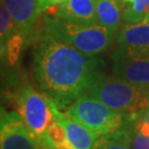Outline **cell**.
<instances>
[{"instance_id":"obj_7","label":"cell","mask_w":149,"mask_h":149,"mask_svg":"<svg viewBox=\"0 0 149 149\" xmlns=\"http://www.w3.org/2000/svg\"><path fill=\"white\" fill-rule=\"evenodd\" d=\"M0 149H43L17 111L5 113L0 126Z\"/></svg>"},{"instance_id":"obj_9","label":"cell","mask_w":149,"mask_h":149,"mask_svg":"<svg viewBox=\"0 0 149 149\" xmlns=\"http://www.w3.org/2000/svg\"><path fill=\"white\" fill-rule=\"evenodd\" d=\"M47 14L50 17L71 23L97 22L95 0H68Z\"/></svg>"},{"instance_id":"obj_6","label":"cell","mask_w":149,"mask_h":149,"mask_svg":"<svg viewBox=\"0 0 149 149\" xmlns=\"http://www.w3.org/2000/svg\"><path fill=\"white\" fill-rule=\"evenodd\" d=\"M112 73L117 77L149 87V52L116 47L111 54Z\"/></svg>"},{"instance_id":"obj_8","label":"cell","mask_w":149,"mask_h":149,"mask_svg":"<svg viewBox=\"0 0 149 149\" xmlns=\"http://www.w3.org/2000/svg\"><path fill=\"white\" fill-rule=\"evenodd\" d=\"M13 19L17 31L23 40L30 37L41 15L38 0H1Z\"/></svg>"},{"instance_id":"obj_14","label":"cell","mask_w":149,"mask_h":149,"mask_svg":"<svg viewBox=\"0 0 149 149\" xmlns=\"http://www.w3.org/2000/svg\"><path fill=\"white\" fill-rule=\"evenodd\" d=\"M41 146L43 149H73L67 139L65 129L55 119L47 128Z\"/></svg>"},{"instance_id":"obj_20","label":"cell","mask_w":149,"mask_h":149,"mask_svg":"<svg viewBox=\"0 0 149 149\" xmlns=\"http://www.w3.org/2000/svg\"><path fill=\"white\" fill-rule=\"evenodd\" d=\"M95 1H97V0H95Z\"/></svg>"},{"instance_id":"obj_16","label":"cell","mask_w":149,"mask_h":149,"mask_svg":"<svg viewBox=\"0 0 149 149\" xmlns=\"http://www.w3.org/2000/svg\"><path fill=\"white\" fill-rule=\"evenodd\" d=\"M93 149H132L126 125L111 135L99 136L95 141Z\"/></svg>"},{"instance_id":"obj_3","label":"cell","mask_w":149,"mask_h":149,"mask_svg":"<svg viewBox=\"0 0 149 149\" xmlns=\"http://www.w3.org/2000/svg\"><path fill=\"white\" fill-rule=\"evenodd\" d=\"M89 96L109 109L128 115H138L149 106V87L113 76H106L89 89Z\"/></svg>"},{"instance_id":"obj_2","label":"cell","mask_w":149,"mask_h":149,"mask_svg":"<svg viewBox=\"0 0 149 149\" xmlns=\"http://www.w3.org/2000/svg\"><path fill=\"white\" fill-rule=\"evenodd\" d=\"M44 32L88 55L97 56L111 49L116 36L98 22L71 23L44 17Z\"/></svg>"},{"instance_id":"obj_13","label":"cell","mask_w":149,"mask_h":149,"mask_svg":"<svg viewBox=\"0 0 149 149\" xmlns=\"http://www.w3.org/2000/svg\"><path fill=\"white\" fill-rule=\"evenodd\" d=\"M126 128L132 149H149V126L141 113L130 115Z\"/></svg>"},{"instance_id":"obj_17","label":"cell","mask_w":149,"mask_h":149,"mask_svg":"<svg viewBox=\"0 0 149 149\" xmlns=\"http://www.w3.org/2000/svg\"><path fill=\"white\" fill-rule=\"evenodd\" d=\"M17 33L16 25L12 19L8 9L4 3H0V38H1V50L6 49L9 42Z\"/></svg>"},{"instance_id":"obj_15","label":"cell","mask_w":149,"mask_h":149,"mask_svg":"<svg viewBox=\"0 0 149 149\" xmlns=\"http://www.w3.org/2000/svg\"><path fill=\"white\" fill-rule=\"evenodd\" d=\"M123 23H136L149 15V0H122Z\"/></svg>"},{"instance_id":"obj_1","label":"cell","mask_w":149,"mask_h":149,"mask_svg":"<svg viewBox=\"0 0 149 149\" xmlns=\"http://www.w3.org/2000/svg\"><path fill=\"white\" fill-rule=\"evenodd\" d=\"M106 62L44 32L33 49L34 79L57 108L66 109L106 77Z\"/></svg>"},{"instance_id":"obj_4","label":"cell","mask_w":149,"mask_h":149,"mask_svg":"<svg viewBox=\"0 0 149 149\" xmlns=\"http://www.w3.org/2000/svg\"><path fill=\"white\" fill-rule=\"evenodd\" d=\"M65 113L99 136L122 129L130 115L109 109L99 100L84 94L66 109Z\"/></svg>"},{"instance_id":"obj_19","label":"cell","mask_w":149,"mask_h":149,"mask_svg":"<svg viewBox=\"0 0 149 149\" xmlns=\"http://www.w3.org/2000/svg\"><path fill=\"white\" fill-rule=\"evenodd\" d=\"M141 115L143 117V119L146 121V123L148 124V126H149V106L144 109L143 111L141 112Z\"/></svg>"},{"instance_id":"obj_11","label":"cell","mask_w":149,"mask_h":149,"mask_svg":"<svg viewBox=\"0 0 149 149\" xmlns=\"http://www.w3.org/2000/svg\"><path fill=\"white\" fill-rule=\"evenodd\" d=\"M52 109L55 120L63 126L73 149H93L98 136L74 121L65 112H62L53 103Z\"/></svg>"},{"instance_id":"obj_21","label":"cell","mask_w":149,"mask_h":149,"mask_svg":"<svg viewBox=\"0 0 149 149\" xmlns=\"http://www.w3.org/2000/svg\"><path fill=\"white\" fill-rule=\"evenodd\" d=\"M148 17H149V15H148Z\"/></svg>"},{"instance_id":"obj_12","label":"cell","mask_w":149,"mask_h":149,"mask_svg":"<svg viewBox=\"0 0 149 149\" xmlns=\"http://www.w3.org/2000/svg\"><path fill=\"white\" fill-rule=\"evenodd\" d=\"M123 17L122 0H97V22L106 27L109 32L117 36Z\"/></svg>"},{"instance_id":"obj_5","label":"cell","mask_w":149,"mask_h":149,"mask_svg":"<svg viewBox=\"0 0 149 149\" xmlns=\"http://www.w3.org/2000/svg\"><path fill=\"white\" fill-rule=\"evenodd\" d=\"M15 104L17 113L41 145L47 128L55 119L52 102L25 80L17 91Z\"/></svg>"},{"instance_id":"obj_18","label":"cell","mask_w":149,"mask_h":149,"mask_svg":"<svg viewBox=\"0 0 149 149\" xmlns=\"http://www.w3.org/2000/svg\"><path fill=\"white\" fill-rule=\"evenodd\" d=\"M68 0H38L39 10L41 14L47 13L49 11L64 4Z\"/></svg>"},{"instance_id":"obj_10","label":"cell","mask_w":149,"mask_h":149,"mask_svg":"<svg viewBox=\"0 0 149 149\" xmlns=\"http://www.w3.org/2000/svg\"><path fill=\"white\" fill-rule=\"evenodd\" d=\"M116 47L149 52V17L136 23H123L116 36Z\"/></svg>"}]
</instances>
